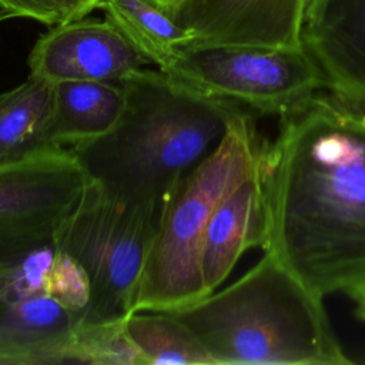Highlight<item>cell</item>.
<instances>
[{"label":"cell","instance_id":"obj_1","mask_svg":"<svg viewBox=\"0 0 365 365\" xmlns=\"http://www.w3.org/2000/svg\"><path fill=\"white\" fill-rule=\"evenodd\" d=\"M262 250L321 297L365 289V106L329 90L279 120L259 163Z\"/></svg>","mask_w":365,"mask_h":365},{"label":"cell","instance_id":"obj_2","mask_svg":"<svg viewBox=\"0 0 365 365\" xmlns=\"http://www.w3.org/2000/svg\"><path fill=\"white\" fill-rule=\"evenodd\" d=\"M121 83L125 108L117 125L70 150L87 175L114 197L163 207L218 145L240 107L198 94L161 70L141 68Z\"/></svg>","mask_w":365,"mask_h":365},{"label":"cell","instance_id":"obj_3","mask_svg":"<svg viewBox=\"0 0 365 365\" xmlns=\"http://www.w3.org/2000/svg\"><path fill=\"white\" fill-rule=\"evenodd\" d=\"M184 322L215 365H346L324 305L275 257L237 281L170 312Z\"/></svg>","mask_w":365,"mask_h":365},{"label":"cell","instance_id":"obj_4","mask_svg":"<svg viewBox=\"0 0 365 365\" xmlns=\"http://www.w3.org/2000/svg\"><path fill=\"white\" fill-rule=\"evenodd\" d=\"M265 143L254 115L238 108L218 145L165 197L135 311H178L207 295L201 252L222 200L259 165Z\"/></svg>","mask_w":365,"mask_h":365},{"label":"cell","instance_id":"obj_5","mask_svg":"<svg viewBox=\"0 0 365 365\" xmlns=\"http://www.w3.org/2000/svg\"><path fill=\"white\" fill-rule=\"evenodd\" d=\"M160 212L158 202L121 200L90 178L54 231L57 248L73 255L90 277L91 304L84 319H123L134 312Z\"/></svg>","mask_w":365,"mask_h":365},{"label":"cell","instance_id":"obj_6","mask_svg":"<svg viewBox=\"0 0 365 365\" xmlns=\"http://www.w3.org/2000/svg\"><path fill=\"white\" fill-rule=\"evenodd\" d=\"M181 86L255 115L279 118L304 106L327 80L304 46L181 48L164 70Z\"/></svg>","mask_w":365,"mask_h":365},{"label":"cell","instance_id":"obj_7","mask_svg":"<svg viewBox=\"0 0 365 365\" xmlns=\"http://www.w3.org/2000/svg\"><path fill=\"white\" fill-rule=\"evenodd\" d=\"M88 181L70 148L0 164V241L54 235Z\"/></svg>","mask_w":365,"mask_h":365},{"label":"cell","instance_id":"obj_8","mask_svg":"<svg viewBox=\"0 0 365 365\" xmlns=\"http://www.w3.org/2000/svg\"><path fill=\"white\" fill-rule=\"evenodd\" d=\"M30 76L47 83L123 81L150 64L106 19L81 17L50 27L34 43Z\"/></svg>","mask_w":365,"mask_h":365},{"label":"cell","instance_id":"obj_9","mask_svg":"<svg viewBox=\"0 0 365 365\" xmlns=\"http://www.w3.org/2000/svg\"><path fill=\"white\" fill-rule=\"evenodd\" d=\"M177 21L192 33L184 48L304 46L299 0H194Z\"/></svg>","mask_w":365,"mask_h":365},{"label":"cell","instance_id":"obj_10","mask_svg":"<svg viewBox=\"0 0 365 365\" xmlns=\"http://www.w3.org/2000/svg\"><path fill=\"white\" fill-rule=\"evenodd\" d=\"M81 319L47 295L0 301V365H74Z\"/></svg>","mask_w":365,"mask_h":365},{"label":"cell","instance_id":"obj_11","mask_svg":"<svg viewBox=\"0 0 365 365\" xmlns=\"http://www.w3.org/2000/svg\"><path fill=\"white\" fill-rule=\"evenodd\" d=\"M264 234L265 207L258 165L222 200L207 227L201 252L207 295L227 279L247 250L262 247Z\"/></svg>","mask_w":365,"mask_h":365},{"label":"cell","instance_id":"obj_12","mask_svg":"<svg viewBox=\"0 0 365 365\" xmlns=\"http://www.w3.org/2000/svg\"><path fill=\"white\" fill-rule=\"evenodd\" d=\"M302 44L329 91L365 106V0H338Z\"/></svg>","mask_w":365,"mask_h":365},{"label":"cell","instance_id":"obj_13","mask_svg":"<svg viewBox=\"0 0 365 365\" xmlns=\"http://www.w3.org/2000/svg\"><path fill=\"white\" fill-rule=\"evenodd\" d=\"M125 108L121 81L76 80L53 84L48 141L71 148L108 134Z\"/></svg>","mask_w":365,"mask_h":365},{"label":"cell","instance_id":"obj_14","mask_svg":"<svg viewBox=\"0 0 365 365\" xmlns=\"http://www.w3.org/2000/svg\"><path fill=\"white\" fill-rule=\"evenodd\" d=\"M53 86L30 76L0 94V164L56 148L48 141Z\"/></svg>","mask_w":365,"mask_h":365},{"label":"cell","instance_id":"obj_15","mask_svg":"<svg viewBox=\"0 0 365 365\" xmlns=\"http://www.w3.org/2000/svg\"><path fill=\"white\" fill-rule=\"evenodd\" d=\"M103 11L124 38L158 70H167L192 33L148 0H101Z\"/></svg>","mask_w":365,"mask_h":365},{"label":"cell","instance_id":"obj_16","mask_svg":"<svg viewBox=\"0 0 365 365\" xmlns=\"http://www.w3.org/2000/svg\"><path fill=\"white\" fill-rule=\"evenodd\" d=\"M125 329L147 365H215L192 331L170 312L135 311L125 318Z\"/></svg>","mask_w":365,"mask_h":365},{"label":"cell","instance_id":"obj_17","mask_svg":"<svg viewBox=\"0 0 365 365\" xmlns=\"http://www.w3.org/2000/svg\"><path fill=\"white\" fill-rule=\"evenodd\" d=\"M57 251L54 235L0 241V301L17 302L44 295Z\"/></svg>","mask_w":365,"mask_h":365},{"label":"cell","instance_id":"obj_18","mask_svg":"<svg viewBox=\"0 0 365 365\" xmlns=\"http://www.w3.org/2000/svg\"><path fill=\"white\" fill-rule=\"evenodd\" d=\"M74 364L147 365L125 329V318L110 321L81 319L73 341Z\"/></svg>","mask_w":365,"mask_h":365},{"label":"cell","instance_id":"obj_19","mask_svg":"<svg viewBox=\"0 0 365 365\" xmlns=\"http://www.w3.org/2000/svg\"><path fill=\"white\" fill-rule=\"evenodd\" d=\"M44 295L67 311L86 318L91 304L90 277L73 255L58 250L46 278Z\"/></svg>","mask_w":365,"mask_h":365},{"label":"cell","instance_id":"obj_20","mask_svg":"<svg viewBox=\"0 0 365 365\" xmlns=\"http://www.w3.org/2000/svg\"><path fill=\"white\" fill-rule=\"evenodd\" d=\"M27 19L53 27L67 21L63 0H0V20Z\"/></svg>","mask_w":365,"mask_h":365},{"label":"cell","instance_id":"obj_21","mask_svg":"<svg viewBox=\"0 0 365 365\" xmlns=\"http://www.w3.org/2000/svg\"><path fill=\"white\" fill-rule=\"evenodd\" d=\"M338 0H299L301 41L324 20L325 14Z\"/></svg>","mask_w":365,"mask_h":365},{"label":"cell","instance_id":"obj_22","mask_svg":"<svg viewBox=\"0 0 365 365\" xmlns=\"http://www.w3.org/2000/svg\"><path fill=\"white\" fill-rule=\"evenodd\" d=\"M67 10V21L87 17L98 9L100 0H63Z\"/></svg>","mask_w":365,"mask_h":365},{"label":"cell","instance_id":"obj_23","mask_svg":"<svg viewBox=\"0 0 365 365\" xmlns=\"http://www.w3.org/2000/svg\"><path fill=\"white\" fill-rule=\"evenodd\" d=\"M163 11H165L170 17L178 20V17L185 11V9L194 0H148Z\"/></svg>","mask_w":365,"mask_h":365},{"label":"cell","instance_id":"obj_24","mask_svg":"<svg viewBox=\"0 0 365 365\" xmlns=\"http://www.w3.org/2000/svg\"><path fill=\"white\" fill-rule=\"evenodd\" d=\"M351 299L355 302V314L358 318L365 321V289L351 297Z\"/></svg>","mask_w":365,"mask_h":365}]
</instances>
